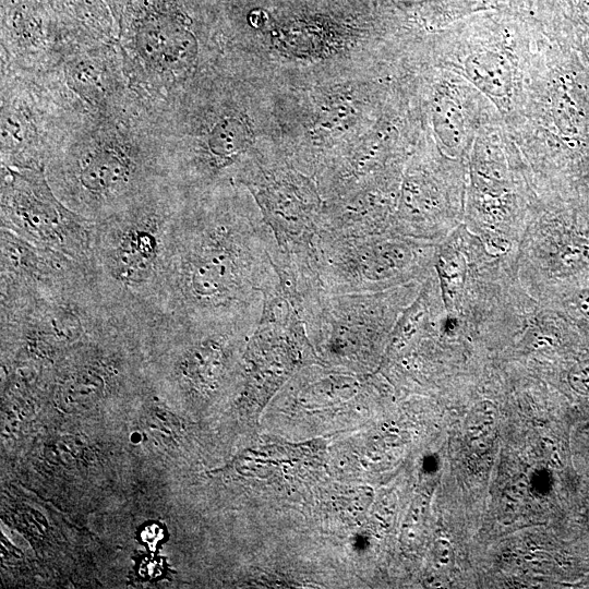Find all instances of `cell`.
Here are the masks:
<instances>
[{
	"label": "cell",
	"mask_w": 589,
	"mask_h": 589,
	"mask_svg": "<svg viewBox=\"0 0 589 589\" xmlns=\"http://www.w3.org/2000/svg\"><path fill=\"white\" fill-rule=\"evenodd\" d=\"M277 247L260 209L227 203L180 211L163 316L182 326L251 334L279 288Z\"/></svg>",
	"instance_id": "obj_1"
},
{
	"label": "cell",
	"mask_w": 589,
	"mask_h": 589,
	"mask_svg": "<svg viewBox=\"0 0 589 589\" xmlns=\"http://www.w3.org/2000/svg\"><path fill=\"white\" fill-rule=\"evenodd\" d=\"M179 212L161 201L132 202L94 226L91 265L101 293L147 325L164 317L160 300Z\"/></svg>",
	"instance_id": "obj_2"
},
{
	"label": "cell",
	"mask_w": 589,
	"mask_h": 589,
	"mask_svg": "<svg viewBox=\"0 0 589 589\" xmlns=\"http://www.w3.org/2000/svg\"><path fill=\"white\" fill-rule=\"evenodd\" d=\"M423 248L390 231L338 236L317 230L310 244L286 253L298 281L327 293L376 292L417 275Z\"/></svg>",
	"instance_id": "obj_3"
},
{
	"label": "cell",
	"mask_w": 589,
	"mask_h": 589,
	"mask_svg": "<svg viewBox=\"0 0 589 589\" xmlns=\"http://www.w3.org/2000/svg\"><path fill=\"white\" fill-rule=\"evenodd\" d=\"M405 299L404 290L306 292L301 299V315L316 356L346 368L365 366Z\"/></svg>",
	"instance_id": "obj_4"
},
{
	"label": "cell",
	"mask_w": 589,
	"mask_h": 589,
	"mask_svg": "<svg viewBox=\"0 0 589 589\" xmlns=\"http://www.w3.org/2000/svg\"><path fill=\"white\" fill-rule=\"evenodd\" d=\"M94 226L55 195L41 167L2 169L1 229L92 269Z\"/></svg>",
	"instance_id": "obj_5"
},
{
	"label": "cell",
	"mask_w": 589,
	"mask_h": 589,
	"mask_svg": "<svg viewBox=\"0 0 589 589\" xmlns=\"http://www.w3.org/2000/svg\"><path fill=\"white\" fill-rule=\"evenodd\" d=\"M242 182L252 193L279 250L294 253L310 244L324 205L311 178L288 167H259Z\"/></svg>",
	"instance_id": "obj_6"
},
{
	"label": "cell",
	"mask_w": 589,
	"mask_h": 589,
	"mask_svg": "<svg viewBox=\"0 0 589 589\" xmlns=\"http://www.w3.org/2000/svg\"><path fill=\"white\" fill-rule=\"evenodd\" d=\"M0 297L41 293L73 286L93 272L50 250L1 229Z\"/></svg>",
	"instance_id": "obj_7"
},
{
	"label": "cell",
	"mask_w": 589,
	"mask_h": 589,
	"mask_svg": "<svg viewBox=\"0 0 589 589\" xmlns=\"http://www.w3.org/2000/svg\"><path fill=\"white\" fill-rule=\"evenodd\" d=\"M250 143L248 131L242 123L235 119L223 121L208 141L209 155L202 167L203 173L215 176L231 166L248 149Z\"/></svg>",
	"instance_id": "obj_8"
},
{
	"label": "cell",
	"mask_w": 589,
	"mask_h": 589,
	"mask_svg": "<svg viewBox=\"0 0 589 589\" xmlns=\"http://www.w3.org/2000/svg\"><path fill=\"white\" fill-rule=\"evenodd\" d=\"M498 426V411L491 400L476 404L464 423V436L468 448L477 454L485 453L493 445Z\"/></svg>",
	"instance_id": "obj_9"
},
{
	"label": "cell",
	"mask_w": 589,
	"mask_h": 589,
	"mask_svg": "<svg viewBox=\"0 0 589 589\" xmlns=\"http://www.w3.org/2000/svg\"><path fill=\"white\" fill-rule=\"evenodd\" d=\"M443 297L450 303L462 288L466 274V261L460 253L450 249L441 251L436 262Z\"/></svg>",
	"instance_id": "obj_10"
},
{
	"label": "cell",
	"mask_w": 589,
	"mask_h": 589,
	"mask_svg": "<svg viewBox=\"0 0 589 589\" xmlns=\"http://www.w3.org/2000/svg\"><path fill=\"white\" fill-rule=\"evenodd\" d=\"M556 259L563 268H581L589 263V243L584 240L568 241L560 248Z\"/></svg>",
	"instance_id": "obj_11"
},
{
	"label": "cell",
	"mask_w": 589,
	"mask_h": 589,
	"mask_svg": "<svg viewBox=\"0 0 589 589\" xmlns=\"http://www.w3.org/2000/svg\"><path fill=\"white\" fill-rule=\"evenodd\" d=\"M567 382L579 395H589V359L576 363L568 372Z\"/></svg>",
	"instance_id": "obj_12"
},
{
	"label": "cell",
	"mask_w": 589,
	"mask_h": 589,
	"mask_svg": "<svg viewBox=\"0 0 589 589\" xmlns=\"http://www.w3.org/2000/svg\"><path fill=\"white\" fill-rule=\"evenodd\" d=\"M434 560L441 568L452 566L454 561V550L446 539H438L434 546Z\"/></svg>",
	"instance_id": "obj_13"
},
{
	"label": "cell",
	"mask_w": 589,
	"mask_h": 589,
	"mask_svg": "<svg viewBox=\"0 0 589 589\" xmlns=\"http://www.w3.org/2000/svg\"><path fill=\"white\" fill-rule=\"evenodd\" d=\"M524 496H525V488L522 485V482L521 484L520 483L515 484V488L514 486L510 488V492H506L503 496L505 500L504 513L507 515H513L519 507V504L521 501L520 497H524Z\"/></svg>",
	"instance_id": "obj_14"
},
{
	"label": "cell",
	"mask_w": 589,
	"mask_h": 589,
	"mask_svg": "<svg viewBox=\"0 0 589 589\" xmlns=\"http://www.w3.org/2000/svg\"><path fill=\"white\" fill-rule=\"evenodd\" d=\"M576 305L579 312L589 318V289L581 290L576 298Z\"/></svg>",
	"instance_id": "obj_15"
}]
</instances>
